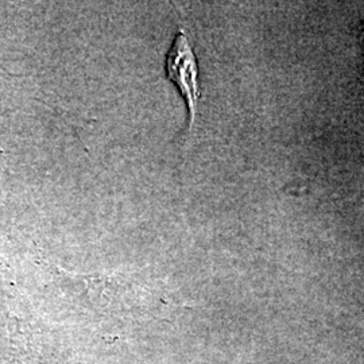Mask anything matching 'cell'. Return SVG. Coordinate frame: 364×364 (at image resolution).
I'll list each match as a JSON object with an SVG mask.
<instances>
[{
	"mask_svg": "<svg viewBox=\"0 0 364 364\" xmlns=\"http://www.w3.org/2000/svg\"><path fill=\"white\" fill-rule=\"evenodd\" d=\"M166 76L181 92L191 114V124H193L200 100L198 66L189 39L182 30L176 36L166 55Z\"/></svg>",
	"mask_w": 364,
	"mask_h": 364,
	"instance_id": "cell-1",
	"label": "cell"
}]
</instances>
